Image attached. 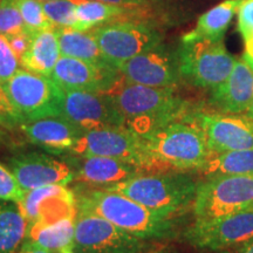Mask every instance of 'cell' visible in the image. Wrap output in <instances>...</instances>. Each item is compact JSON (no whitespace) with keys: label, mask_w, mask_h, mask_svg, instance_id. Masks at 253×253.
<instances>
[{"label":"cell","mask_w":253,"mask_h":253,"mask_svg":"<svg viewBox=\"0 0 253 253\" xmlns=\"http://www.w3.org/2000/svg\"><path fill=\"white\" fill-rule=\"evenodd\" d=\"M78 209L90 211L115 226L144 240L170 239L177 236L178 218L158 212L106 188L77 190Z\"/></svg>","instance_id":"1"},{"label":"cell","mask_w":253,"mask_h":253,"mask_svg":"<svg viewBox=\"0 0 253 253\" xmlns=\"http://www.w3.org/2000/svg\"><path fill=\"white\" fill-rule=\"evenodd\" d=\"M189 114L185 119L140 135L148 160V171L197 172L210 156L204 132L189 118Z\"/></svg>","instance_id":"2"},{"label":"cell","mask_w":253,"mask_h":253,"mask_svg":"<svg viewBox=\"0 0 253 253\" xmlns=\"http://www.w3.org/2000/svg\"><path fill=\"white\" fill-rule=\"evenodd\" d=\"M109 95L125 118L126 128L138 135L185 119L194 108L176 94V88L148 87L123 80Z\"/></svg>","instance_id":"3"},{"label":"cell","mask_w":253,"mask_h":253,"mask_svg":"<svg viewBox=\"0 0 253 253\" xmlns=\"http://www.w3.org/2000/svg\"><path fill=\"white\" fill-rule=\"evenodd\" d=\"M198 184L188 172L143 171L106 189L120 192L151 210L181 217L192 210Z\"/></svg>","instance_id":"4"},{"label":"cell","mask_w":253,"mask_h":253,"mask_svg":"<svg viewBox=\"0 0 253 253\" xmlns=\"http://www.w3.org/2000/svg\"><path fill=\"white\" fill-rule=\"evenodd\" d=\"M253 211V173L207 177L199 182L192 205L195 220Z\"/></svg>","instance_id":"5"},{"label":"cell","mask_w":253,"mask_h":253,"mask_svg":"<svg viewBox=\"0 0 253 253\" xmlns=\"http://www.w3.org/2000/svg\"><path fill=\"white\" fill-rule=\"evenodd\" d=\"M177 54L182 81L209 91L229 78L237 61L226 49L224 40L181 42Z\"/></svg>","instance_id":"6"},{"label":"cell","mask_w":253,"mask_h":253,"mask_svg":"<svg viewBox=\"0 0 253 253\" xmlns=\"http://www.w3.org/2000/svg\"><path fill=\"white\" fill-rule=\"evenodd\" d=\"M0 86L26 122L62 118L63 90L49 77L19 68Z\"/></svg>","instance_id":"7"},{"label":"cell","mask_w":253,"mask_h":253,"mask_svg":"<svg viewBox=\"0 0 253 253\" xmlns=\"http://www.w3.org/2000/svg\"><path fill=\"white\" fill-rule=\"evenodd\" d=\"M91 32L104 59L116 69L121 63L163 42V34L157 25L144 20L113 21Z\"/></svg>","instance_id":"8"},{"label":"cell","mask_w":253,"mask_h":253,"mask_svg":"<svg viewBox=\"0 0 253 253\" xmlns=\"http://www.w3.org/2000/svg\"><path fill=\"white\" fill-rule=\"evenodd\" d=\"M147 240L132 236L99 214L78 209L75 253H145Z\"/></svg>","instance_id":"9"},{"label":"cell","mask_w":253,"mask_h":253,"mask_svg":"<svg viewBox=\"0 0 253 253\" xmlns=\"http://www.w3.org/2000/svg\"><path fill=\"white\" fill-rule=\"evenodd\" d=\"M189 118L203 130L211 153L253 149V120L246 114L194 107Z\"/></svg>","instance_id":"10"},{"label":"cell","mask_w":253,"mask_h":253,"mask_svg":"<svg viewBox=\"0 0 253 253\" xmlns=\"http://www.w3.org/2000/svg\"><path fill=\"white\" fill-rule=\"evenodd\" d=\"M183 238L198 250L225 251L240 248L253 239V211L195 220L183 232Z\"/></svg>","instance_id":"11"},{"label":"cell","mask_w":253,"mask_h":253,"mask_svg":"<svg viewBox=\"0 0 253 253\" xmlns=\"http://www.w3.org/2000/svg\"><path fill=\"white\" fill-rule=\"evenodd\" d=\"M71 155L77 156H104L134 164L148 171L142 137L126 126L87 130L73 148Z\"/></svg>","instance_id":"12"},{"label":"cell","mask_w":253,"mask_h":253,"mask_svg":"<svg viewBox=\"0 0 253 253\" xmlns=\"http://www.w3.org/2000/svg\"><path fill=\"white\" fill-rule=\"evenodd\" d=\"M118 71L126 82L148 87L176 88L182 81L177 49L164 42L121 63Z\"/></svg>","instance_id":"13"},{"label":"cell","mask_w":253,"mask_h":253,"mask_svg":"<svg viewBox=\"0 0 253 253\" xmlns=\"http://www.w3.org/2000/svg\"><path fill=\"white\" fill-rule=\"evenodd\" d=\"M62 118L86 131L126 126L110 95L96 91L63 90Z\"/></svg>","instance_id":"14"},{"label":"cell","mask_w":253,"mask_h":253,"mask_svg":"<svg viewBox=\"0 0 253 253\" xmlns=\"http://www.w3.org/2000/svg\"><path fill=\"white\" fill-rule=\"evenodd\" d=\"M50 79L63 90H88L109 94L123 82L118 69L97 66L69 56H60Z\"/></svg>","instance_id":"15"},{"label":"cell","mask_w":253,"mask_h":253,"mask_svg":"<svg viewBox=\"0 0 253 253\" xmlns=\"http://www.w3.org/2000/svg\"><path fill=\"white\" fill-rule=\"evenodd\" d=\"M8 168L25 192L46 185H67L75 181L71 164L48 154H17L8 160Z\"/></svg>","instance_id":"16"},{"label":"cell","mask_w":253,"mask_h":253,"mask_svg":"<svg viewBox=\"0 0 253 253\" xmlns=\"http://www.w3.org/2000/svg\"><path fill=\"white\" fill-rule=\"evenodd\" d=\"M27 223H53L78 213L77 195L66 185H46L25 192L18 203Z\"/></svg>","instance_id":"17"},{"label":"cell","mask_w":253,"mask_h":253,"mask_svg":"<svg viewBox=\"0 0 253 253\" xmlns=\"http://www.w3.org/2000/svg\"><path fill=\"white\" fill-rule=\"evenodd\" d=\"M253 101V69L237 59L229 78L210 91L209 107L227 114H245Z\"/></svg>","instance_id":"18"},{"label":"cell","mask_w":253,"mask_h":253,"mask_svg":"<svg viewBox=\"0 0 253 253\" xmlns=\"http://www.w3.org/2000/svg\"><path fill=\"white\" fill-rule=\"evenodd\" d=\"M75 172V181L97 188H108L128 181L143 172L134 164L104 156H77L68 160Z\"/></svg>","instance_id":"19"},{"label":"cell","mask_w":253,"mask_h":253,"mask_svg":"<svg viewBox=\"0 0 253 253\" xmlns=\"http://www.w3.org/2000/svg\"><path fill=\"white\" fill-rule=\"evenodd\" d=\"M32 144L50 154H71L86 130L65 118H47L24 123L20 126Z\"/></svg>","instance_id":"20"},{"label":"cell","mask_w":253,"mask_h":253,"mask_svg":"<svg viewBox=\"0 0 253 253\" xmlns=\"http://www.w3.org/2000/svg\"><path fill=\"white\" fill-rule=\"evenodd\" d=\"M60 56L58 31L53 27L32 34L30 47L19 61L28 72L50 77Z\"/></svg>","instance_id":"21"},{"label":"cell","mask_w":253,"mask_h":253,"mask_svg":"<svg viewBox=\"0 0 253 253\" xmlns=\"http://www.w3.org/2000/svg\"><path fill=\"white\" fill-rule=\"evenodd\" d=\"M244 0H224L198 18L196 26L183 34L181 42L198 40L223 41L232 19Z\"/></svg>","instance_id":"22"},{"label":"cell","mask_w":253,"mask_h":253,"mask_svg":"<svg viewBox=\"0 0 253 253\" xmlns=\"http://www.w3.org/2000/svg\"><path fill=\"white\" fill-rule=\"evenodd\" d=\"M75 217H66L53 223L28 224L27 235L24 242L39 248L59 252L65 248H73L75 236Z\"/></svg>","instance_id":"23"},{"label":"cell","mask_w":253,"mask_h":253,"mask_svg":"<svg viewBox=\"0 0 253 253\" xmlns=\"http://www.w3.org/2000/svg\"><path fill=\"white\" fill-rule=\"evenodd\" d=\"M56 31L62 56L84 60L97 66L113 67L104 59L91 31H78L73 28H56Z\"/></svg>","instance_id":"24"},{"label":"cell","mask_w":253,"mask_h":253,"mask_svg":"<svg viewBox=\"0 0 253 253\" xmlns=\"http://www.w3.org/2000/svg\"><path fill=\"white\" fill-rule=\"evenodd\" d=\"M196 173H199L204 178L213 176L252 175L253 149L211 153Z\"/></svg>","instance_id":"25"},{"label":"cell","mask_w":253,"mask_h":253,"mask_svg":"<svg viewBox=\"0 0 253 253\" xmlns=\"http://www.w3.org/2000/svg\"><path fill=\"white\" fill-rule=\"evenodd\" d=\"M28 223L17 203L0 199V253H15L27 235Z\"/></svg>","instance_id":"26"},{"label":"cell","mask_w":253,"mask_h":253,"mask_svg":"<svg viewBox=\"0 0 253 253\" xmlns=\"http://www.w3.org/2000/svg\"><path fill=\"white\" fill-rule=\"evenodd\" d=\"M46 15L56 28H73L78 24V0H50L42 1Z\"/></svg>","instance_id":"27"},{"label":"cell","mask_w":253,"mask_h":253,"mask_svg":"<svg viewBox=\"0 0 253 253\" xmlns=\"http://www.w3.org/2000/svg\"><path fill=\"white\" fill-rule=\"evenodd\" d=\"M17 5L28 33L33 34L54 27L46 15L41 0H17Z\"/></svg>","instance_id":"28"},{"label":"cell","mask_w":253,"mask_h":253,"mask_svg":"<svg viewBox=\"0 0 253 253\" xmlns=\"http://www.w3.org/2000/svg\"><path fill=\"white\" fill-rule=\"evenodd\" d=\"M25 31L17 0H0V34L8 37Z\"/></svg>","instance_id":"29"},{"label":"cell","mask_w":253,"mask_h":253,"mask_svg":"<svg viewBox=\"0 0 253 253\" xmlns=\"http://www.w3.org/2000/svg\"><path fill=\"white\" fill-rule=\"evenodd\" d=\"M20 61L9 45L7 38L0 34V84H4L15 74Z\"/></svg>","instance_id":"30"},{"label":"cell","mask_w":253,"mask_h":253,"mask_svg":"<svg viewBox=\"0 0 253 253\" xmlns=\"http://www.w3.org/2000/svg\"><path fill=\"white\" fill-rule=\"evenodd\" d=\"M24 195L25 191L20 188L11 169L0 163V199L18 204Z\"/></svg>","instance_id":"31"},{"label":"cell","mask_w":253,"mask_h":253,"mask_svg":"<svg viewBox=\"0 0 253 253\" xmlns=\"http://www.w3.org/2000/svg\"><path fill=\"white\" fill-rule=\"evenodd\" d=\"M24 123H26L25 119L12 104L4 88L0 86V126L6 130L13 131L15 129H20Z\"/></svg>","instance_id":"32"},{"label":"cell","mask_w":253,"mask_h":253,"mask_svg":"<svg viewBox=\"0 0 253 253\" xmlns=\"http://www.w3.org/2000/svg\"><path fill=\"white\" fill-rule=\"evenodd\" d=\"M238 31L244 43L253 41V0H244L237 12Z\"/></svg>","instance_id":"33"},{"label":"cell","mask_w":253,"mask_h":253,"mask_svg":"<svg viewBox=\"0 0 253 253\" xmlns=\"http://www.w3.org/2000/svg\"><path fill=\"white\" fill-rule=\"evenodd\" d=\"M6 38H7L9 45H11L15 55H17L18 59L20 60L21 56L27 52L28 47H30L32 34L28 33L27 31H25L21 32V33L13 34V36H8Z\"/></svg>","instance_id":"34"},{"label":"cell","mask_w":253,"mask_h":253,"mask_svg":"<svg viewBox=\"0 0 253 253\" xmlns=\"http://www.w3.org/2000/svg\"><path fill=\"white\" fill-rule=\"evenodd\" d=\"M99 1L122 6H149L155 0H99Z\"/></svg>","instance_id":"35"},{"label":"cell","mask_w":253,"mask_h":253,"mask_svg":"<svg viewBox=\"0 0 253 253\" xmlns=\"http://www.w3.org/2000/svg\"><path fill=\"white\" fill-rule=\"evenodd\" d=\"M15 253H55V252H52V251H49V250L39 248V246L31 244V243H28V242H24Z\"/></svg>","instance_id":"36"},{"label":"cell","mask_w":253,"mask_h":253,"mask_svg":"<svg viewBox=\"0 0 253 253\" xmlns=\"http://www.w3.org/2000/svg\"><path fill=\"white\" fill-rule=\"evenodd\" d=\"M243 59L249 63L250 67L253 69V42L245 43V52Z\"/></svg>","instance_id":"37"},{"label":"cell","mask_w":253,"mask_h":253,"mask_svg":"<svg viewBox=\"0 0 253 253\" xmlns=\"http://www.w3.org/2000/svg\"><path fill=\"white\" fill-rule=\"evenodd\" d=\"M235 253H253V239L237 249V251Z\"/></svg>","instance_id":"38"},{"label":"cell","mask_w":253,"mask_h":253,"mask_svg":"<svg viewBox=\"0 0 253 253\" xmlns=\"http://www.w3.org/2000/svg\"><path fill=\"white\" fill-rule=\"evenodd\" d=\"M7 141H8V135L7 132H6V129L2 128V126H0V143L5 144L7 143Z\"/></svg>","instance_id":"39"},{"label":"cell","mask_w":253,"mask_h":253,"mask_svg":"<svg viewBox=\"0 0 253 253\" xmlns=\"http://www.w3.org/2000/svg\"><path fill=\"white\" fill-rule=\"evenodd\" d=\"M246 115L249 116V118H251L252 120H253V101H252V103L250 104V107H249V109L246 110Z\"/></svg>","instance_id":"40"},{"label":"cell","mask_w":253,"mask_h":253,"mask_svg":"<svg viewBox=\"0 0 253 253\" xmlns=\"http://www.w3.org/2000/svg\"><path fill=\"white\" fill-rule=\"evenodd\" d=\"M59 253H75L74 250H73V248H65L62 250H60Z\"/></svg>","instance_id":"41"},{"label":"cell","mask_w":253,"mask_h":253,"mask_svg":"<svg viewBox=\"0 0 253 253\" xmlns=\"http://www.w3.org/2000/svg\"><path fill=\"white\" fill-rule=\"evenodd\" d=\"M218 253H232V252H230V251H219Z\"/></svg>","instance_id":"42"},{"label":"cell","mask_w":253,"mask_h":253,"mask_svg":"<svg viewBox=\"0 0 253 253\" xmlns=\"http://www.w3.org/2000/svg\"><path fill=\"white\" fill-rule=\"evenodd\" d=\"M41 1H50V0H41Z\"/></svg>","instance_id":"43"},{"label":"cell","mask_w":253,"mask_h":253,"mask_svg":"<svg viewBox=\"0 0 253 253\" xmlns=\"http://www.w3.org/2000/svg\"><path fill=\"white\" fill-rule=\"evenodd\" d=\"M145 253H147V252H145Z\"/></svg>","instance_id":"44"}]
</instances>
